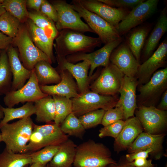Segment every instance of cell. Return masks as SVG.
<instances>
[{
    "label": "cell",
    "mask_w": 167,
    "mask_h": 167,
    "mask_svg": "<svg viewBox=\"0 0 167 167\" xmlns=\"http://www.w3.org/2000/svg\"><path fill=\"white\" fill-rule=\"evenodd\" d=\"M54 44L57 56L66 57L78 53H91L102 43L99 37L86 35L79 32L65 29L58 31Z\"/></svg>",
    "instance_id": "obj_1"
},
{
    "label": "cell",
    "mask_w": 167,
    "mask_h": 167,
    "mask_svg": "<svg viewBox=\"0 0 167 167\" xmlns=\"http://www.w3.org/2000/svg\"><path fill=\"white\" fill-rule=\"evenodd\" d=\"M34 124L31 117H29L3 126L0 129V134L5 148L15 153L28 152L27 145Z\"/></svg>",
    "instance_id": "obj_2"
},
{
    "label": "cell",
    "mask_w": 167,
    "mask_h": 167,
    "mask_svg": "<svg viewBox=\"0 0 167 167\" xmlns=\"http://www.w3.org/2000/svg\"><path fill=\"white\" fill-rule=\"evenodd\" d=\"M117 162L106 146L90 139L77 146L73 165L74 167H107Z\"/></svg>",
    "instance_id": "obj_3"
},
{
    "label": "cell",
    "mask_w": 167,
    "mask_h": 167,
    "mask_svg": "<svg viewBox=\"0 0 167 167\" xmlns=\"http://www.w3.org/2000/svg\"><path fill=\"white\" fill-rule=\"evenodd\" d=\"M118 99L117 95H102L88 90L72 98V112L79 117L86 113L97 109L106 111L114 107Z\"/></svg>",
    "instance_id": "obj_4"
},
{
    "label": "cell",
    "mask_w": 167,
    "mask_h": 167,
    "mask_svg": "<svg viewBox=\"0 0 167 167\" xmlns=\"http://www.w3.org/2000/svg\"><path fill=\"white\" fill-rule=\"evenodd\" d=\"M18 48L19 58L24 66L28 70H32L38 62L45 61L51 64L47 55L34 44L30 37L27 27L20 26L12 43Z\"/></svg>",
    "instance_id": "obj_5"
},
{
    "label": "cell",
    "mask_w": 167,
    "mask_h": 167,
    "mask_svg": "<svg viewBox=\"0 0 167 167\" xmlns=\"http://www.w3.org/2000/svg\"><path fill=\"white\" fill-rule=\"evenodd\" d=\"M71 4L104 45L122 38L116 28L97 14L86 9L77 0H72Z\"/></svg>",
    "instance_id": "obj_6"
},
{
    "label": "cell",
    "mask_w": 167,
    "mask_h": 167,
    "mask_svg": "<svg viewBox=\"0 0 167 167\" xmlns=\"http://www.w3.org/2000/svg\"><path fill=\"white\" fill-rule=\"evenodd\" d=\"M137 105L156 106L164 92L167 90V68L155 72L146 83L137 88Z\"/></svg>",
    "instance_id": "obj_7"
},
{
    "label": "cell",
    "mask_w": 167,
    "mask_h": 167,
    "mask_svg": "<svg viewBox=\"0 0 167 167\" xmlns=\"http://www.w3.org/2000/svg\"><path fill=\"white\" fill-rule=\"evenodd\" d=\"M124 74L110 62L102 70L99 76L91 84V91L107 96H116L119 93Z\"/></svg>",
    "instance_id": "obj_8"
},
{
    "label": "cell",
    "mask_w": 167,
    "mask_h": 167,
    "mask_svg": "<svg viewBox=\"0 0 167 167\" xmlns=\"http://www.w3.org/2000/svg\"><path fill=\"white\" fill-rule=\"evenodd\" d=\"M52 4L58 14V20L55 25L58 31L68 29L84 33L86 32L94 33L83 21L79 14L71 4L62 0L54 1Z\"/></svg>",
    "instance_id": "obj_9"
},
{
    "label": "cell",
    "mask_w": 167,
    "mask_h": 167,
    "mask_svg": "<svg viewBox=\"0 0 167 167\" xmlns=\"http://www.w3.org/2000/svg\"><path fill=\"white\" fill-rule=\"evenodd\" d=\"M47 96L41 90L33 69L26 83L19 89L10 90L6 93L3 98V102L7 107L12 108L20 103H34Z\"/></svg>",
    "instance_id": "obj_10"
},
{
    "label": "cell",
    "mask_w": 167,
    "mask_h": 167,
    "mask_svg": "<svg viewBox=\"0 0 167 167\" xmlns=\"http://www.w3.org/2000/svg\"><path fill=\"white\" fill-rule=\"evenodd\" d=\"M121 38L109 43L100 49L90 53H80L73 54L66 57V60L71 63L86 60L90 63L89 77L95 70L100 66H107L110 62L109 58L113 51L122 42Z\"/></svg>",
    "instance_id": "obj_11"
},
{
    "label": "cell",
    "mask_w": 167,
    "mask_h": 167,
    "mask_svg": "<svg viewBox=\"0 0 167 167\" xmlns=\"http://www.w3.org/2000/svg\"><path fill=\"white\" fill-rule=\"evenodd\" d=\"M135 113L144 132L159 134L167 126V111L160 110L156 106L139 105Z\"/></svg>",
    "instance_id": "obj_12"
},
{
    "label": "cell",
    "mask_w": 167,
    "mask_h": 167,
    "mask_svg": "<svg viewBox=\"0 0 167 167\" xmlns=\"http://www.w3.org/2000/svg\"><path fill=\"white\" fill-rule=\"evenodd\" d=\"M159 1H144L133 7L119 23L117 30L121 36L129 32L148 19L156 11Z\"/></svg>",
    "instance_id": "obj_13"
},
{
    "label": "cell",
    "mask_w": 167,
    "mask_h": 167,
    "mask_svg": "<svg viewBox=\"0 0 167 167\" xmlns=\"http://www.w3.org/2000/svg\"><path fill=\"white\" fill-rule=\"evenodd\" d=\"M167 39L165 38L152 55L140 64L136 76L138 85L146 83L153 74L166 64Z\"/></svg>",
    "instance_id": "obj_14"
},
{
    "label": "cell",
    "mask_w": 167,
    "mask_h": 167,
    "mask_svg": "<svg viewBox=\"0 0 167 167\" xmlns=\"http://www.w3.org/2000/svg\"><path fill=\"white\" fill-rule=\"evenodd\" d=\"M109 61L125 75L136 78L140 64L125 42H122L113 51Z\"/></svg>",
    "instance_id": "obj_15"
},
{
    "label": "cell",
    "mask_w": 167,
    "mask_h": 167,
    "mask_svg": "<svg viewBox=\"0 0 167 167\" xmlns=\"http://www.w3.org/2000/svg\"><path fill=\"white\" fill-rule=\"evenodd\" d=\"M138 85L136 77L131 78L124 75L119 92L120 96L115 106L120 107L122 109L123 119L125 121L134 116L138 107L136 90Z\"/></svg>",
    "instance_id": "obj_16"
},
{
    "label": "cell",
    "mask_w": 167,
    "mask_h": 167,
    "mask_svg": "<svg viewBox=\"0 0 167 167\" xmlns=\"http://www.w3.org/2000/svg\"><path fill=\"white\" fill-rule=\"evenodd\" d=\"M86 9L92 12L118 28L120 22L128 15V9L110 6L98 0H77Z\"/></svg>",
    "instance_id": "obj_17"
},
{
    "label": "cell",
    "mask_w": 167,
    "mask_h": 167,
    "mask_svg": "<svg viewBox=\"0 0 167 167\" xmlns=\"http://www.w3.org/2000/svg\"><path fill=\"white\" fill-rule=\"evenodd\" d=\"M165 134H153L143 132L139 134L127 149L129 153L152 149L151 156L155 160L164 156L163 144Z\"/></svg>",
    "instance_id": "obj_18"
},
{
    "label": "cell",
    "mask_w": 167,
    "mask_h": 167,
    "mask_svg": "<svg viewBox=\"0 0 167 167\" xmlns=\"http://www.w3.org/2000/svg\"><path fill=\"white\" fill-rule=\"evenodd\" d=\"M58 69L68 71L75 79L80 93L88 90L89 84L88 72L90 68L89 62L86 60L77 64L68 61L66 57L57 56Z\"/></svg>",
    "instance_id": "obj_19"
},
{
    "label": "cell",
    "mask_w": 167,
    "mask_h": 167,
    "mask_svg": "<svg viewBox=\"0 0 167 167\" xmlns=\"http://www.w3.org/2000/svg\"><path fill=\"white\" fill-rule=\"evenodd\" d=\"M35 131L41 149L50 145H60L68 139L61 130L60 126L54 122L43 125L34 124Z\"/></svg>",
    "instance_id": "obj_20"
},
{
    "label": "cell",
    "mask_w": 167,
    "mask_h": 167,
    "mask_svg": "<svg viewBox=\"0 0 167 167\" xmlns=\"http://www.w3.org/2000/svg\"><path fill=\"white\" fill-rule=\"evenodd\" d=\"M61 81L58 84L51 85L40 86L44 93L52 96L56 95L70 99L77 96L79 93L77 84L71 75L66 70H59Z\"/></svg>",
    "instance_id": "obj_21"
},
{
    "label": "cell",
    "mask_w": 167,
    "mask_h": 167,
    "mask_svg": "<svg viewBox=\"0 0 167 167\" xmlns=\"http://www.w3.org/2000/svg\"><path fill=\"white\" fill-rule=\"evenodd\" d=\"M143 131L141 123L136 116L125 120L121 132L115 139L113 145L115 150L119 152L127 149Z\"/></svg>",
    "instance_id": "obj_22"
},
{
    "label": "cell",
    "mask_w": 167,
    "mask_h": 167,
    "mask_svg": "<svg viewBox=\"0 0 167 167\" xmlns=\"http://www.w3.org/2000/svg\"><path fill=\"white\" fill-rule=\"evenodd\" d=\"M11 72L12 81L11 90L15 91L23 87L29 78L31 71L21 63L16 49L10 45L6 50Z\"/></svg>",
    "instance_id": "obj_23"
},
{
    "label": "cell",
    "mask_w": 167,
    "mask_h": 167,
    "mask_svg": "<svg viewBox=\"0 0 167 167\" xmlns=\"http://www.w3.org/2000/svg\"><path fill=\"white\" fill-rule=\"evenodd\" d=\"M167 31V8L166 6L161 11L156 24L146 41L142 50L143 60H146L154 53L160 40Z\"/></svg>",
    "instance_id": "obj_24"
},
{
    "label": "cell",
    "mask_w": 167,
    "mask_h": 167,
    "mask_svg": "<svg viewBox=\"0 0 167 167\" xmlns=\"http://www.w3.org/2000/svg\"><path fill=\"white\" fill-rule=\"evenodd\" d=\"M151 28V26L149 25L138 26L130 30L126 37L125 42L139 62L141 53Z\"/></svg>",
    "instance_id": "obj_25"
},
{
    "label": "cell",
    "mask_w": 167,
    "mask_h": 167,
    "mask_svg": "<svg viewBox=\"0 0 167 167\" xmlns=\"http://www.w3.org/2000/svg\"><path fill=\"white\" fill-rule=\"evenodd\" d=\"M27 28L34 44L47 55L52 63L54 59L53 53L54 40L49 37L43 30L36 26L30 19L28 21Z\"/></svg>",
    "instance_id": "obj_26"
},
{
    "label": "cell",
    "mask_w": 167,
    "mask_h": 167,
    "mask_svg": "<svg viewBox=\"0 0 167 167\" xmlns=\"http://www.w3.org/2000/svg\"><path fill=\"white\" fill-rule=\"evenodd\" d=\"M77 146L69 138L60 145L59 148L48 167H72L74 162Z\"/></svg>",
    "instance_id": "obj_27"
},
{
    "label": "cell",
    "mask_w": 167,
    "mask_h": 167,
    "mask_svg": "<svg viewBox=\"0 0 167 167\" xmlns=\"http://www.w3.org/2000/svg\"><path fill=\"white\" fill-rule=\"evenodd\" d=\"M38 122L49 123L54 122L55 117L54 101L52 96L48 95L34 102Z\"/></svg>",
    "instance_id": "obj_28"
},
{
    "label": "cell",
    "mask_w": 167,
    "mask_h": 167,
    "mask_svg": "<svg viewBox=\"0 0 167 167\" xmlns=\"http://www.w3.org/2000/svg\"><path fill=\"white\" fill-rule=\"evenodd\" d=\"M33 70L40 86L57 84L61 81L59 73L48 62L41 61L38 62Z\"/></svg>",
    "instance_id": "obj_29"
},
{
    "label": "cell",
    "mask_w": 167,
    "mask_h": 167,
    "mask_svg": "<svg viewBox=\"0 0 167 167\" xmlns=\"http://www.w3.org/2000/svg\"><path fill=\"white\" fill-rule=\"evenodd\" d=\"M0 109L4 114L3 118L0 122V129L11 121L31 117L35 113L34 103L32 102H27L17 108H5L0 105Z\"/></svg>",
    "instance_id": "obj_30"
},
{
    "label": "cell",
    "mask_w": 167,
    "mask_h": 167,
    "mask_svg": "<svg viewBox=\"0 0 167 167\" xmlns=\"http://www.w3.org/2000/svg\"><path fill=\"white\" fill-rule=\"evenodd\" d=\"M32 164L31 152L15 153L5 148L0 153V167H23Z\"/></svg>",
    "instance_id": "obj_31"
},
{
    "label": "cell",
    "mask_w": 167,
    "mask_h": 167,
    "mask_svg": "<svg viewBox=\"0 0 167 167\" xmlns=\"http://www.w3.org/2000/svg\"><path fill=\"white\" fill-rule=\"evenodd\" d=\"M12 75L6 50L0 54V95H5L11 90Z\"/></svg>",
    "instance_id": "obj_32"
},
{
    "label": "cell",
    "mask_w": 167,
    "mask_h": 167,
    "mask_svg": "<svg viewBox=\"0 0 167 167\" xmlns=\"http://www.w3.org/2000/svg\"><path fill=\"white\" fill-rule=\"evenodd\" d=\"M28 18L54 40L58 35V31L53 21L40 11L28 12Z\"/></svg>",
    "instance_id": "obj_33"
},
{
    "label": "cell",
    "mask_w": 167,
    "mask_h": 167,
    "mask_svg": "<svg viewBox=\"0 0 167 167\" xmlns=\"http://www.w3.org/2000/svg\"><path fill=\"white\" fill-rule=\"evenodd\" d=\"M62 131L65 134L82 139L86 130L78 118L71 112L60 124Z\"/></svg>",
    "instance_id": "obj_34"
},
{
    "label": "cell",
    "mask_w": 167,
    "mask_h": 167,
    "mask_svg": "<svg viewBox=\"0 0 167 167\" xmlns=\"http://www.w3.org/2000/svg\"><path fill=\"white\" fill-rule=\"evenodd\" d=\"M55 107V123L60 125L64 120L72 112V102L70 99L56 95L52 96Z\"/></svg>",
    "instance_id": "obj_35"
},
{
    "label": "cell",
    "mask_w": 167,
    "mask_h": 167,
    "mask_svg": "<svg viewBox=\"0 0 167 167\" xmlns=\"http://www.w3.org/2000/svg\"><path fill=\"white\" fill-rule=\"evenodd\" d=\"M25 0H3L2 4L6 11L23 22L28 18Z\"/></svg>",
    "instance_id": "obj_36"
},
{
    "label": "cell",
    "mask_w": 167,
    "mask_h": 167,
    "mask_svg": "<svg viewBox=\"0 0 167 167\" xmlns=\"http://www.w3.org/2000/svg\"><path fill=\"white\" fill-rule=\"evenodd\" d=\"M20 23L16 18L6 11L0 16V31L13 39L18 32Z\"/></svg>",
    "instance_id": "obj_37"
},
{
    "label": "cell",
    "mask_w": 167,
    "mask_h": 167,
    "mask_svg": "<svg viewBox=\"0 0 167 167\" xmlns=\"http://www.w3.org/2000/svg\"><path fill=\"white\" fill-rule=\"evenodd\" d=\"M60 145H49L31 152L32 163L42 165H47L58 151Z\"/></svg>",
    "instance_id": "obj_38"
},
{
    "label": "cell",
    "mask_w": 167,
    "mask_h": 167,
    "mask_svg": "<svg viewBox=\"0 0 167 167\" xmlns=\"http://www.w3.org/2000/svg\"><path fill=\"white\" fill-rule=\"evenodd\" d=\"M105 111L103 109H97L86 113L78 118L84 129H88L101 124Z\"/></svg>",
    "instance_id": "obj_39"
},
{
    "label": "cell",
    "mask_w": 167,
    "mask_h": 167,
    "mask_svg": "<svg viewBox=\"0 0 167 167\" xmlns=\"http://www.w3.org/2000/svg\"><path fill=\"white\" fill-rule=\"evenodd\" d=\"M124 123L125 121L121 120L104 126L99 131V137L103 138L108 136L115 139L121 132Z\"/></svg>",
    "instance_id": "obj_40"
},
{
    "label": "cell",
    "mask_w": 167,
    "mask_h": 167,
    "mask_svg": "<svg viewBox=\"0 0 167 167\" xmlns=\"http://www.w3.org/2000/svg\"><path fill=\"white\" fill-rule=\"evenodd\" d=\"M123 118L122 109L119 107L115 106L106 111L101 121V124L105 126Z\"/></svg>",
    "instance_id": "obj_41"
},
{
    "label": "cell",
    "mask_w": 167,
    "mask_h": 167,
    "mask_svg": "<svg viewBox=\"0 0 167 167\" xmlns=\"http://www.w3.org/2000/svg\"><path fill=\"white\" fill-rule=\"evenodd\" d=\"M107 5L113 7L128 9L133 8L143 0H98Z\"/></svg>",
    "instance_id": "obj_42"
},
{
    "label": "cell",
    "mask_w": 167,
    "mask_h": 167,
    "mask_svg": "<svg viewBox=\"0 0 167 167\" xmlns=\"http://www.w3.org/2000/svg\"><path fill=\"white\" fill-rule=\"evenodd\" d=\"M40 12L54 23L57 22L58 17L57 11L53 4L47 0H43Z\"/></svg>",
    "instance_id": "obj_43"
},
{
    "label": "cell",
    "mask_w": 167,
    "mask_h": 167,
    "mask_svg": "<svg viewBox=\"0 0 167 167\" xmlns=\"http://www.w3.org/2000/svg\"><path fill=\"white\" fill-rule=\"evenodd\" d=\"M152 152V149H148L145 150L139 151L136 152L128 153L125 156L126 160L128 162L133 161L135 159L140 158H144L147 159Z\"/></svg>",
    "instance_id": "obj_44"
},
{
    "label": "cell",
    "mask_w": 167,
    "mask_h": 167,
    "mask_svg": "<svg viewBox=\"0 0 167 167\" xmlns=\"http://www.w3.org/2000/svg\"><path fill=\"white\" fill-rule=\"evenodd\" d=\"M129 162L135 167H152L154 164H152L151 159L147 160L144 158H137Z\"/></svg>",
    "instance_id": "obj_45"
},
{
    "label": "cell",
    "mask_w": 167,
    "mask_h": 167,
    "mask_svg": "<svg viewBox=\"0 0 167 167\" xmlns=\"http://www.w3.org/2000/svg\"><path fill=\"white\" fill-rule=\"evenodd\" d=\"M13 39L0 31V50H6L12 43Z\"/></svg>",
    "instance_id": "obj_46"
},
{
    "label": "cell",
    "mask_w": 167,
    "mask_h": 167,
    "mask_svg": "<svg viewBox=\"0 0 167 167\" xmlns=\"http://www.w3.org/2000/svg\"><path fill=\"white\" fill-rule=\"evenodd\" d=\"M43 0H28L27 1V5L30 8L33 9L37 12L40 11V9Z\"/></svg>",
    "instance_id": "obj_47"
},
{
    "label": "cell",
    "mask_w": 167,
    "mask_h": 167,
    "mask_svg": "<svg viewBox=\"0 0 167 167\" xmlns=\"http://www.w3.org/2000/svg\"><path fill=\"white\" fill-rule=\"evenodd\" d=\"M156 108L161 110L167 111V90L163 94L161 97V101Z\"/></svg>",
    "instance_id": "obj_48"
},
{
    "label": "cell",
    "mask_w": 167,
    "mask_h": 167,
    "mask_svg": "<svg viewBox=\"0 0 167 167\" xmlns=\"http://www.w3.org/2000/svg\"><path fill=\"white\" fill-rule=\"evenodd\" d=\"M107 167H135L131 165L129 162L125 159V157L120 159L118 162L116 164H112L109 165Z\"/></svg>",
    "instance_id": "obj_49"
},
{
    "label": "cell",
    "mask_w": 167,
    "mask_h": 167,
    "mask_svg": "<svg viewBox=\"0 0 167 167\" xmlns=\"http://www.w3.org/2000/svg\"><path fill=\"white\" fill-rule=\"evenodd\" d=\"M23 167H47V165H42L36 164L32 163L31 164L26 165Z\"/></svg>",
    "instance_id": "obj_50"
},
{
    "label": "cell",
    "mask_w": 167,
    "mask_h": 167,
    "mask_svg": "<svg viewBox=\"0 0 167 167\" xmlns=\"http://www.w3.org/2000/svg\"><path fill=\"white\" fill-rule=\"evenodd\" d=\"M6 11L2 3L0 2V16Z\"/></svg>",
    "instance_id": "obj_51"
},
{
    "label": "cell",
    "mask_w": 167,
    "mask_h": 167,
    "mask_svg": "<svg viewBox=\"0 0 167 167\" xmlns=\"http://www.w3.org/2000/svg\"><path fill=\"white\" fill-rule=\"evenodd\" d=\"M4 117L3 113L2 112L0 109V119L3 118ZM2 142V136L0 133V143Z\"/></svg>",
    "instance_id": "obj_52"
},
{
    "label": "cell",
    "mask_w": 167,
    "mask_h": 167,
    "mask_svg": "<svg viewBox=\"0 0 167 167\" xmlns=\"http://www.w3.org/2000/svg\"><path fill=\"white\" fill-rule=\"evenodd\" d=\"M152 167H158L157 164H154V165Z\"/></svg>",
    "instance_id": "obj_53"
},
{
    "label": "cell",
    "mask_w": 167,
    "mask_h": 167,
    "mask_svg": "<svg viewBox=\"0 0 167 167\" xmlns=\"http://www.w3.org/2000/svg\"><path fill=\"white\" fill-rule=\"evenodd\" d=\"M1 50H0V53H1Z\"/></svg>",
    "instance_id": "obj_54"
},
{
    "label": "cell",
    "mask_w": 167,
    "mask_h": 167,
    "mask_svg": "<svg viewBox=\"0 0 167 167\" xmlns=\"http://www.w3.org/2000/svg\"><path fill=\"white\" fill-rule=\"evenodd\" d=\"M47 167H48V166H47Z\"/></svg>",
    "instance_id": "obj_55"
}]
</instances>
